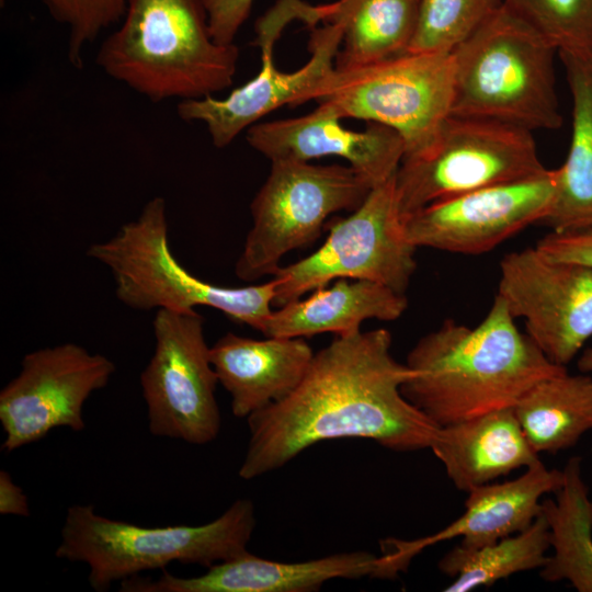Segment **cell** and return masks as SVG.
<instances>
[{
  "label": "cell",
  "instance_id": "cell-13",
  "mask_svg": "<svg viewBox=\"0 0 592 592\" xmlns=\"http://www.w3.org/2000/svg\"><path fill=\"white\" fill-rule=\"evenodd\" d=\"M527 337L553 363L565 366L592 338V269L539 250L513 251L500 262L497 294Z\"/></svg>",
  "mask_w": 592,
  "mask_h": 592
},
{
  "label": "cell",
  "instance_id": "cell-1",
  "mask_svg": "<svg viewBox=\"0 0 592 592\" xmlns=\"http://www.w3.org/2000/svg\"><path fill=\"white\" fill-rule=\"evenodd\" d=\"M391 342L387 329L358 330L316 352L289 396L247 418L239 477L275 471L330 440H372L396 452L430 448L440 426L403 396L414 372L392 356Z\"/></svg>",
  "mask_w": 592,
  "mask_h": 592
},
{
  "label": "cell",
  "instance_id": "cell-31",
  "mask_svg": "<svg viewBox=\"0 0 592 592\" xmlns=\"http://www.w3.org/2000/svg\"><path fill=\"white\" fill-rule=\"evenodd\" d=\"M212 37L220 45L235 44L248 20L253 0H204Z\"/></svg>",
  "mask_w": 592,
  "mask_h": 592
},
{
  "label": "cell",
  "instance_id": "cell-7",
  "mask_svg": "<svg viewBox=\"0 0 592 592\" xmlns=\"http://www.w3.org/2000/svg\"><path fill=\"white\" fill-rule=\"evenodd\" d=\"M452 53H405L356 68L333 67L303 99L331 104L342 118L395 129L403 139V159L424 153L451 115Z\"/></svg>",
  "mask_w": 592,
  "mask_h": 592
},
{
  "label": "cell",
  "instance_id": "cell-2",
  "mask_svg": "<svg viewBox=\"0 0 592 592\" xmlns=\"http://www.w3.org/2000/svg\"><path fill=\"white\" fill-rule=\"evenodd\" d=\"M406 364L414 374L403 396L437 426L514 408L538 382L567 369L519 330L498 295L477 326L445 320L423 335Z\"/></svg>",
  "mask_w": 592,
  "mask_h": 592
},
{
  "label": "cell",
  "instance_id": "cell-20",
  "mask_svg": "<svg viewBox=\"0 0 592 592\" xmlns=\"http://www.w3.org/2000/svg\"><path fill=\"white\" fill-rule=\"evenodd\" d=\"M420 0H338L310 5L300 0H280L281 14L289 23L310 27L319 21L338 24L342 43L334 67L349 69L376 64L407 53L418 21Z\"/></svg>",
  "mask_w": 592,
  "mask_h": 592
},
{
  "label": "cell",
  "instance_id": "cell-17",
  "mask_svg": "<svg viewBox=\"0 0 592 592\" xmlns=\"http://www.w3.org/2000/svg\"><path fill=\"white\" fill-rule=\"evenodd\" d=\"M387 579L383 554L345 551L305 561H277L247 551L213 565L196 577L163 570L156 580L136 577L121 582L122 592H314L334 579Z\"/></svg>",
  "mask_w": 592,
  "mask_h": 592
},
{
  "label": "cell",
  "instance_id": "cell-12",
  "mask_svg": "<svg viewBox=\"0 0 592 592\" xmlns=\"http://www.w3.org/2000/svg\"><path fill=\"white\" fill-rule=\"evenodd\" d=\"M115 371L111 358L72 342L26 353L18 375L0 391L2 449L41 441L57 428L83 431L86 401Z\"/></svg>",
  "mask_w": 592,
  "mask_h": 592
},
{
  "label": "cell",
  "instance_id": "cell-6",
  "mask_svg": "<svg viewBox=\"0 0 592 592\" xmlns=\"http://www.w3.org/2000/svg\"><path fill=\"white\" fill-rule=\"evenodd\" d=\"M87 255L110 270L117 299L133 309L195 310L206 306L260 332L273 310V277L244 287L218 286L179 263L169 247L167 204L161 196L149 200L138 217L110 239L92 243Z\"/></svg>",
  "mask_w": 592,
  "mask_h": 592
},
{
  "label": "cell",
  "instance_id": "cell-33",
  "mask_svg": "<svg viewBox=\"0 0 592 592\" xmlns=\"http://www.w3.org/2000/svg\"><path fill=\"white\" fill-rule=\"evenodd\" d=\"M580 373L592 375V346L585 349L577 362Z\"/></svg>",
  "mask_w": 592,
  "mask_h": 592
},
{
  "label": "cell",
  "instance_id": "cell-29",
  "mask_svg": "<svg viewBox=\"0 0 592 592\" xmlns=\"http://www.w3.org/2000/svg\"><path fill=\"white\" fill-rule=\"evenodd\" d=\"M53 19L69 30L68 59L83 65L82 53L99 35L124 18L127 0H43Z\"/></svg>",
  "mask_w": 592,
  "mask_h": 592
},
{
  "label": "cell",
  "instance_id": "cell-21",
  "mask_svg": "<svg viewBox=\"0 0 592 592\" xmlns=\"http://www.w3.org/2000/svg\"><path fill=\"white\" fill-rule=\"evenodd\" d=\"M430 449L453 485L467 493L539 460L513 408L440 426Z\"/></svg>",
  "mask_w": 592,
  "mask_h": 592
},
{
  "label": "cell",
  "instance_id": "cell-8",
  "mask_svg": "<svg viewBox=\"0 0 592 592\" xmlns=\"http://www.w3.org/2000/svg\"><path fill=\"white\" fill-rule=\"evenodd\" d=\"M372 185L352 167L309 161H271L254 195L252 227L236 262L247 282L273 276L284 255L316 240L334 213L357 208Z\"/></svg>",
  "mask_w": 592,
  "mask_h": 592
},
{
  "label": "cell",
  "instance_id": "cell-27",
  "mask_svg": "<svg viewBox=\"0 0 592 592\" xmlns=\"http://www.w3.org/2000/svg\"><path fill=\"white\" fill-rule=\"evenodd\" d=\"M503 4V0H420L407 53H452Z\"/></svg>",
  "mask_w": 592,
  "mask_h": 592
},
{
  "label": "cell",
  "instance_id": "cell-15",
  "mask_svg": "<svg viewBox=\"0 0 592 592\" xmlns=\"http://www.w3.org/2000/svg\"><path fill=\"white\" fill-rule=\"evenodd\" d=\"M277 38L257 32L253 44L261 49L259 72L223 99L207 95L179 101L178 116L185 122L203 123L213 145L225 148L265 115L284 105L301 104L306 93L333 69L342 29L333 23L312 27L308 44L310 57L294 71H282L275 66L272 52Z\"/></svg>",
  "mask_w": 592,
  "mask_h": 592
},
{
  "label": "cell",
  "instance_id": "cell-26",
  "mask_svg": "<svg viewBox=\"0 0 592 592\" xmlns=\"http://www.w3.org/2000/svg\"><path fill=\"white\" fill-rule=\"evenodd\" d=\"M550 549L549 526L543 512L522 532L478 548L457 545L439 561L441 572L453 581L446 592L489 588L523 571L542 569Z\"/></svg>",
  "mask_w": 592,
  "mask_h": 592
},
{
  "label": "cell",
  "instance_id": "cell-18",
  "mask_svg": "<svg viewBox=\"0 0 592 592\" xmlns=\"http://www.w3.org/2000/svg\"><path fill=\"white\" fill-rule=\"evenodd\" d=\"M563 470L548 469L540 459L524 474L504 482H490L468 492L465 512L439 532L413 540L389 538L384 555L396 578L423 549L460 537L459 545L478 548L527 528L542 513L543 497L563 483Z\"/></svg>",
  "mask_w": 592,
  "mask_h": 592
},
{
  "label": "cell",
  "instance_id": "cell-5",
  "mask_svg": "<svg viewBox=\"0 0 592 592\" xmlns=\"http://www.w3.org/2000/svg\"><path fill=\"white\" fill-rule=\"evenodd\" d=\"M251 500L238 499L215 520L202 525L143 526L113 520L92 505L68 508L55 555L88 567L90 587L107 590L148 570L172 562L209 568L248 550L255 527Z\"/></svg>",
  "mask_w": 592,
  "mask_h": 592
},
{
  "label": "cell",
  "instance_id": "cell-22",
  "mask_svg": "<svg viewBox=\"0 0 592 592\" xmlns=\"http://www.w3.org/2000/svg\"><path fill=\"white\" fill-rule=\"evenodd\" d=\"M408 307L405 294L382 284L339 278L272 310L265 337L307 338L321 333L344 335L361 330L368 319L394 321Z\"/></svg>",
  "mask_w": 592,
  "mask_h": 592
},
{
  "label": "cell",
  "instance_id": "cell-14",
  "mask_svg": "<svg viewBox=\"0 0 592 592\" xmlns=\"http://www.w3.org/2000/svg\"><path fill=\"white\" fill-rule=\"evenodd\" d=\"M559 171L497 184L431 203L405 218L407 238L417 247L480 254L550 214Z\"/></svg>",
  "mask_w": 592,
  "mask_h": 592
},
{
  "label": "cell",
  "instance_id": "cell-28",
  "mask_svg": "<svg viewBox=\"0 0 592 592\" xmlns=\"http://www.w3.org/2000/svg\"><path fill=\"white\" fill-rule=\"evenodd\" d=\"M558 53H592V0H503Z\"/></svg>",
  "mask_w": 592,
  "mask_h": 592
},
{
  "label": "cell",
  "instance_id": "cell-34",
  "mask_svg": "<svg viewBox=\"0 0 592 592\" xmlns=\"http://www.w3.org/2000/svg\"><path fill=\"white\" fill-rule=\"evenodd\" d=\"M3 3H4V0H0V4L3 5Z\"/></svg>",
  "mask_w": 592,
  "mask_h": 592
},
{
  "label": "cell",
  "instance_id": "cell-11",
  "mask_svg": "<svg viewBox=\"0 0 592 592\" xmlns=\"http://www.w3.org/2000/svg\"><path fill=\"white\" fill-rule=\"evenodd\" d=\"M155 350L140 374V387L152 435L193 445L214 441L221 418L219 384L196 310H156Z\"/></svg>",
  "mask_w": 592,
  "mask_h": 592
},
{
  "label": "cell",
  "instance_id": "cell-30",
  "mask_svg": "<svg viewBox=\"0 0 592 592\" xmlns=\"http://www.w3.org/2000/svg\"><path fill=\"white\" fill-rule=\"evenodd\" d=\"M536 247L555 260L592 269V226L566 231L551 230Z\"/></svg>",
  "mask_w": 592,
  "mask_h": 592
},
{
  "label": "cell",
  "instance_id": "cell-19",
  "mask_svg": "<svg viewBox=\"0 0 592 592\" xmlns=\"http://www.w3.org/2000/svg\"><path fill=\"white\" fill-rule=\"evenodd\" d=\"M218 383L237 418H249L289 396L315 352L304 338L252 339L228 332L209 349Z\"/></svg>",
  "mask_w": 592,
  "mask_h": 592
},
{
  "label": "cell",
  "instance_id": "cell-24",
  "mask_svg": "<svg viewBox=\"0 0 592 592\" xmlns=\"http://www.w3.org/2000/svg\"><path fill=\"white\" fill-rule=\"evenodd\" d=\"M562 470L565 480L555 499L542 502L553 554L539 576L548 582L568 581L579 592H592V500L582 478L581 458H570Z\"/></svg>",
  "mask_w": 592,
  "mask_h": 592
},
{
  "label": "cell",
  "instance_id": "cell-3",
  "mask_svg": "<svg viewBox=\"0 0 592 592\" xmlns=\"http://www.w3.org/2000/svg\"><path fill=\"white\" fill-rule=\"evenodd\" d=\"M238 59L236 44L212 37L204 0H127L121 25L96 54L109 77L153 103L227 89Z\"/></svg>",
  "mask_w": 592,
  "mask_h": 592
},
{
  "label": "cell",
  "instance_id": "cell-25",
  "mask_svg": "<svg viewBox=\"0 0 592 592\" xmlns=\"http://www.w3.org/2000/svg\"><path fill=\"white\" fill-rule=\"evenodd\" d=\"M513 409L538 455L570 448L592 430V375L565 369L534 385Z\"/></svg>",
  "mask_w": 592,
  "mask_h": 592
},
{
  "label": "cell",
  "instance_id": "cell-9",
  "mask_svg": "<svg viewBox=\"0 0 592 592\" xmlns=\"http://www.w3.org/2000/svg\"><path fill=\"white\" fill-rule=\"evenodd\" d=\"M546 170L533 132L451 114L424 153L402 160L396 172V191L406 218L436 201L530 179Z\"/></svg>",
  "mask_w": 592,
  "mask_h": 592
},
{
  "label": "cell",
  "instance_id": "cell-32",
  "mask_svg": "<svg viewBox=\"0 0 592 592\" xmlns=\"http://www.w3.org/2000/svg\"><path fill=\"white\" fill-rule=\"evenodd\" d=\"M30 505L23 489L7 470L0 471V514L30 516Z\"/></svg>",
  "mask_w": 592,
  "mask_h": 592
},
{
  "label": "cell",
  "instance_id": "cell-10",
  "mask_svg": "<svg viewBox=\"0 0 592 592\" xmlns=\"http://www.w3.org/2000/svg\"><path fill=\"white\" fill-rule=\"evenodd\" d=\"M407 238L396 174L373 187L363 203L337 220L311 254L280 266L273 306L281 307L339 278L365 280L405 294L417 269Z\"/></svg>",
  "mask_w": 592,
  "mask_h": 592
},
{
  "label": "cell",
  "instance_id": "cell-16",
  "mask_svg": "<svg viewBox=\"0 0 592 592\" xmlns=\"http://www.w3.org/2000/svg\"><path fill=\"white\" fill-rule=\"evenodd\" d=\"M326 102L305 115L257 123L249 127L250 147L270 161H310L340 157L375 187L391 179L399 169L406 146L392 128L368 123L364 130H352Z\"/></svg>",
  "mask_w": 592,
  "mask_h": 592
},
{
  "label": "cell",
  "instance_id": "cell-23",
  "mask_svg": "<svg viewBox=\"0 0 592 592\" xmlns=\"http://www.w3.org/2000/svg\"><path fill=\"white\" fill-rule=\"evenodd\" d=\"M572 101V130L558 168L554 207L543 221L553 231L592 226V53H558Z\"/></svg>",
  "mask_w": 592,
  "mask_h": 592
},
{
  "label": "cell",
  "instance_id": "cell-4",
  "mask_svg": "<svg viewBox=\"0 0 592 592\" xmlns=\"http://www.w3.org/2000/svg\"><path fill=\"white\" fill-rule=\"evenodd\" d=\"M451 114L479 117L531 132L557 129V48L502 7L453 52Z\"/></svg>",
  "mask_w": 592,
  "mask_h": 592
}]
</instances>
